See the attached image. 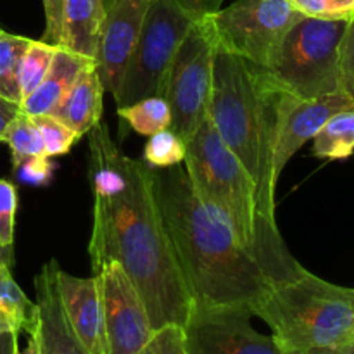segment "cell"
Masks as SVG:
<instances>
[{
	"label": "cell",
	"mask_w": 354,
	"mask_h": 354,
	"mask_svg": "<svg viewBox=\"0 0 354 354\" xmlns=\"http://www.w3.org/2000/svg\"><path fill=\"white\" fill-rule=\"evenodd\" d=\"M31 38L0 30V97L21 104L19 68Z\"/></svg>",
	"instance_id": "22"
},
{
	"label": "cell",
	"mask_w": 354,
	"mask_h": 354,
	"mask_svg": "<svg viewBox=\"0 0 354 354\" xmlns=\"http://www.w3.org/2000/svg\"><path fill=\"white\" fill-rule=\"evenodd\" d=\"M17 190L9 180L0 178V244L6 251L12 252L14 223H16Z\"/></svg>",
	"instance_id": "28"
},
{
	"label": "cell",
	"mask_w": 354,
	"mask_h": 354,
	"mask_svg": "<svg viewBox=\"0 0 354 354\" xmlns=\"http://www.w3.org/2000/svg\"><path fill=\"white\" fill-rule=\"evenodd\" d=\"M192 24V17L175 0H151L140 37L114 95L118 107L162 95L169 64Z\"/></svg>",
	"instance_id": "7"
},
{
	"label": "cell",
	"mask_w": 354,
	"mask_h": 354,
	"mask_svg": "<svg viewBox=\"0 0 354 354\" xmlns=\"http://www.w3.org/2000/svg\"><path fill=\"white\" fill-rule=\"evenodd\" d=\"M118 114L131 130L144 137H151L171 127V111L162 95L147 97L130 106L118 107Z\"/></svg>",
	"instance_id": "21"
},
{
	"label": "cell",
	"mask_w": 354,
	"mask_h": 354,
	"mask_svg": "<svg viewBox=\"0 0 354 354\" xmlns=\"http://www.w3.org/2000/svg\"><path fill=\"white\" fill-rule=\"evenodd\" d=\"M216 40L209 17L194 21L180 44L168 75L162 97L171 111V130L189 142L206 120L213 90Z\"/></svg>",
	"instance_id": "8"
},
{
	"label": "cell",
	"mask_w": 354,
	"mask_h": 354,
	"mask_svg": "<svg viewBox=\"0 0 354 354\" xmlns=\"http://www.w3.org/2000/svg\"><path fill=\"white\" fill-rule=\"evenodd\" d=\"M17 354H40V348H38V341L35 335H30V341H28L24 351H17Z\"/></svg>",
	"instance_id": "37"
},
{
	"label": "cell",
	"mask_w": 354,
	"mask_h": 354,
	"mask_svg": "<svg viewBox=\"0 0 354 354\" xmlns=\"http://www.w3.org/2000/svg\"><path fill=\"white\" fill-rule=\"evenodd\" d=\"M31 118H33L41 137H44L45 156H48V158L68 154L75 142L80 138L68 124H64L52 114H40V116Z\"/></svg>",
	"instance_id": "26"
},
{
	"label": "cell",
	"mask_w": 354,
	"mask_h": 354,
	"mask_svg": "<svg viewBox=\"0 0 354 354\" xmlns=\"http://www.w3.org/2000/svg\"><path fill=\"white\" fill-rule=\"evenodd\" d=\"M183 162L197 197L227 221L242 248L273 283L290 282L308 272L290 254L279 227L265 220L254 182L223 144L209 116L187 142Z\"/></svg>",
	"instance_id": "3"
},
{
	"label": "cell",
	"mask_w": 354,
	"mask_h": 354,
	"mask_svg": "<svg viewBox=\"0 0 354 354\" xmlns=\"http://www.w3.org/2000/svg\"><path fill=\"white\" fill-rule=\"evenodd\" d=\"M249 310L286 354H332L354 342V289L310 272L273 283Z\"/></svg>",
	"instance_id": "5"
},
{
	"label": "cell",
	"mask_w": 354,
	"mask_h": 354,
	"mask_svg": "<svg viewBox=\"0 0 354 354\" xmlns=\"http://www.w3.org/2000/svg\"><path fill=\"white\" fill-rule=\"evenodd\" d=\"M332 354H354V342H351V344H348V346H344V348H341L339 351H335Z\"/></svg>",
	"instance_id": "38"
},
{
	"label": "cell",
	"mask_w": 354,
	"mask_h": 354,
	"mask_svg": "<svg viewBox=\"0 0 354 354\" xmlns=\"http://www.w3.org/2000/svg\"><path fill=\"white\" fill-rule=\"evenodd\" d=\"M248 304H192L183 325L189 354H286L251 325Z\"/></svg>",
	"instance_id": "10"
},
{
	"label": "cell",
	"mask_w": 354,
	"mask_h": 354,
	"mask_svg": "<svg viewBox=\"0 0 354 354\" xmlns=\"http://www.w3.org/2000/svg\"><path fill=\"white\" fill-rule=\"evenodd\" d=\"M55 50H57V47H54L50 44H45L44 40H31V44L28 45L19 68L21 102L45 78V75L48 71V66H50L52 59H54Z\"/></svg>",
	"instance_id": "24"
},
{
	"label": "cell",
	"mask_w": 354,
	"mask_h": 354,
	"mask_svg": "<svg viewBox=\"0 0 354 354\" xmlns=\"http://www.w3.org/2000/svg\"><path fill=\"white\" fill-rule=\"evenodd\" d=\"M151 0H113L106 9L95 62L106 92L118 93L121 78L140 37L142 24Z\"/></svg>",
	"instance_id": "13"
},
{
	"label": "cell",
	"mask_w": 354,
	"mask_h": 354,
	"mask_svg": "<svg viewBox=\"0 0 354 354\" xmlns=\"http://www.w3.org/2000/svg\"><path fill=\"white\" fill-rule=\"evenodd\" d=\"M104 92L106 88L100 82L95 62H92L88 68L83 69L75 85L69 88V92L62 97L61 102L50 114L68 124L82 138L83 135H88V131L97 123H100L104 109Z\"/></svg>",
	"instance_id": "17"
},
{
	"label": "cell",
	"mask_w": 354,
	"mask_h": 354,
	"mask_svg": "<svg viewBox=\"0 0 354 354\" xmlns=\"http://www.w3.org/2000/svg\"><path fill=\"white\" fill-rule=\"evenodd\" d=\"M62 3L64 0H44L45 9V31L41 40L59 47L62 30Z\"/></svg>",
	"instance_id": "32"
},
{
	"label": "cell",
	"mask_w": 354,
	"mask_h": 354,
	"mask_svg": "<svg viewBox=\"0 0 354 354\" xmlns=\"http://www.w3.org/2000/svg\"><path fill=\"white\" fill-rule=\"evenodd\" d=\"M0 327L14 332L37 334L38 306L21 290L9 266L0 268Z\"/></svg>",
	"instance_id": "19"
},
{
	"label": "cell",
	"mask_w": 354,
	"mask_h": 354,
	"mask_svg": "<svg viewBox=\"0 0 354 354\" xmlns=\"http://www.w3.org/2000/svg\"><path fill=\"white\" fill-rule=\"evenodd\" d=\"M106 17L104 0H64L59 47L93 59Z\"/></svg>",
	"instance_id": "18"
},
{
	"label": "cell",
	"mask_w": 354,
	"mask_h": 354,
	"mask_svg": "<svg viewBox=\"0 0 354 354\" xmlns=\"http://www.w3.org/2000/svg\"><path fill=\"white\" fill-rule=\"evenodd\" d=\"M17 332L0 327V354H17Z\"/></svg>",
	"instance_id": "35"
},
{
	"label": "cell",
	"mask_w": 354,
	"mask_h": 354,
	"mask_svg": "<svg viewBox=\"0 0 354 354\" xmlns=\"http://www.w3.org/2000/svg\"><path fill=\"white\" fill-rule=\"evenodd\" d=\"M2 142H6L10 147L14 166L31 156H45L44 137H41L37 123L33 121V118L24 114L21 109L7 127Z\"/></svg>",
	"instance_id": "23"
},
{
	"label": "cell",
	"mask_w": 354,
	"mask_h": 354,
	"mask_svg": "<svg viewBox=\"0 0 354 354\" xmlns=\"http://www.w3.org/2000/svg\"><path fill=\"white\" fill-rule=\"evenodd\" d=\"M57 270L59 263L48 259L35 277L38 328L33 335L38 341L40 354H90L66 317L59 297Z\"/></svg>",
	"instance_id": "15"
},
{
	"label": "cell",
	"mask_w": 354,
	"mask_h": 354,
	"mask_svg": "<svg viewBox=\"0 0 354 354\" xmlns=\"http://www.w3.org/2000/svg\"><path fill=\"white\" fill-rule=\"evenodd\" d=\"M88 147L92 273L109 261L120 263L147 308L152 328L183 327L192 299L152 192L151 166L123 154L102 123L88 131Z\"/></svg>",
	"instance_id": "1"
},
{
	"label": "cell",
	"mask_w": 354,
	"mask_h": 354,
	"mask_svg": "<svg viewBox=\"0 0 354 354\" xmlns=\"http://www.w3.org/2000/svg\"><path fill=\"white\" fill-rule=\"evenodd\" d=\"M194 21L213 16L221 9L223 0H175Z\"/></svg>",
	"instance_id": "33"
},
{
	"label": "cell",
	"mask_w": 354,
	"mask_h": 354,
	"mask_svg": "<svg viewBox=\"0 0 354 354\" xmlns=\"http://www.w3.org/2000/svg\"><path fill=\"white\" fill-rule=\"evenodd\" d=\"M137 354H189L185 348V335L180 325H165L154 330L147 344Z\"/></svg>",
	"instance_id": "29"
},
{
	"label": "cell",
	"mask_w": 354,
	"mask_h": 354,
	"mask_svg": "<svg viewBox=\"0 0 354 354\" xmlns=\"http://www.w3.org/2000/svg\"><path fill=\"white\" fill-rule=\"evenodd\" d=\"M354 152V106L335 113L313 138V156L346 159Z\"/></svg>",
	"instance_id": "20"
},
{
	"label": "cell",
	"mask_w": 354,
	"mask_h": 354,
	"mask_svg": "<svg viewBox=\"0 0 354 354\" xmlns=\"http://www.w3.org/2000/svg\"><path fill=\"white\" fill-rule=\"evenodd\" d=\"M187 144L171 130L151 135L144 147V161L151 168H171L185 161Z\"/></svg>",
	"instance_id": "25"
},
{
	"label": "cell",
	"mask_w": 354,
	"mask_h": 354,
	"mask_svg": "<svg viewBox=\"0 0 354 354\" xmlns=\"http://www.w3.org/2000/svg\"><path fill=\"white\" fill-rule=\"evenodd\" d=\"M16 175L21 182L30 183L35 187H44L50 182L54 165L50 162L48 156H31L23 159L17 166H14Z\"/></svg>",
	"instance_id": "31"
},
{
	"label": "cell",
	"mask_w": 354,
	"mask_h": 354,
	"mask_svg": "<svg viewBox=\"0 0 354 354\" xmlns=\"http://www.w3.org/2000/svg\"><path fill=\"white\" fill-rule=\"evenodd\" d=\"M97 277L107 354H137L154 334L137 287L116 261L106 263Z\"/></svg>",
	"instance_id": "11"
},
{
	"label": "cell",
	"mask_w": 354,
	"mask_h": 354,
	"mask_svg": "<svg viewBox=\"0 0 354 354\" xmlns=\"http://www.w3.org/2000/svg\"><path fill=\"white\" fill-rule=\"evenodd\" d=\"M152 192L192 304H248L273 280L194 192L182 165L151 168Z\"/></svg>",
	"instance_id": "2"
},
{
	"label": "cell",
	"mask_w": 354,
	"mask_h": 354,
	"mask_svg": "<svg viewBox=\"0 0 354 354\" xmlns=\"http://www.w3.org/2000/svg\"><path fill=\"white\" fill-rule=\"evenodd\" d=\"M339 90L354 104V16L349 19L339 47Z\"/></svg>",
	"instance_id": "30"
},
{
	"label": "cell",
	"mask_w": 354,
	"mask_h": 354,
	"mask_svg": "<svg viewBox=\"0 0 354 354\" xmlns=\"http://www.w3.org/2000/svg\"><path fill=\"white\" fill-rule=\"evenodd\" d=\"M12 263H14V252L6 251V249L2 248V244H0V268H2V266H9V268H12Z\"/></svg>",
	"instance_id": "36"
},
{
	"label": "cell",
	"mask_w": 354,
	"mask_h": 354,
	"mask_svg": "<svg viewBox=\"0 0 354 354\" xmlns=\"http://www.w3.org/2000/svg\"><path fill=\"white\" fill-rule=\"evenodd\" d=\"M294 9L318 19H351L354 0H289Z\"/></svg>",
	"instance_id": "27"
},
{
	"label": "cell",
	"mask_w": 354,
	"mask_h": 354,
	"mask_svg": "<svg viewBox=\"0 0 354 354\" xmlns=\"http://www.w3.org/2000/svg\"><path fill=\"white\" fill-rule=\"evenodd\" d=\"M57 289L73 330L90 354H107L99 277H75L59 266Z\"/></svg>",
	"instance_id": "14"
},
{
	"label": "cell",
	"mask_w": 354,
	"mask_h": 354,
	"mask_svg": "<svg viewBox=\"0 0 354 354\" xmlns=\"http://www.w3.org/2000/svg\"><path fill=\"white\" fill-rule=\"evenodd\" d=\"M349 19L303 16L289 28L268 66L265 78L277 92L315 99L339 90V47Z\"/></svg>",
	"instance_id": "6"
},
{
	"label": "cell",
	"mask_w": 354,
	"mask_h": 354,
	"mask_svg": "<svg viewBox=\"0 0 354 354\" xmlns=\"http://www.w3.org/2000/svg\"><path fill=\"white\" fill-rule=\"evenodd\" d=\"M104 3H106V9H107V7H109L111 3H113V0H104Z\"/></svg>",
	"instance_id": "39"
},
{
	"label": "cell",
	"mask_w": 354,
	"mask_h": 354,
	"mask_svg": "<svg viewBox=\"0 0 354 354\" xmlns=\"http://www.w3.org/2000/svg\"><path fill=\"white\" fill-rule=\"evenodd\" d=\"M17 113H19V104L0 97V142H2L7 127L17 116Z\"/></svg>",
	"instance_id": "34"
},
{
	"label": "cell",
	"mask_w": 354,
	"mask_h": 354,
	"mask_svg": "<svg viewBox=\"0 0 354 354\" xmlns=\"http://www.w3.org/2000/svg\"><path fill=\"white\" fill-rule=\"evenodd\" d=\"M92 62L93 59L83 57L75 52L57 47L45 78L30 95L24 97L23 102L19 104V109L28 116L50 114L61 102L62 97L75 85L83 69L88 68Z\"/></svg>",
	"instance_id": "16"
},
{
	"label": "cell",
	"mask_w": 354,
	"mask_h": 354,
	"mask_svg": "<svg viewBox=\"0 0 354 354\" xmlns=\"http://www.w3.org/2000/svg\"><path fill=\"white\" fill-rule=\"evenodd\" d=\"M351 106L354 104L342 92L315 99H297L294 95L280 93L277 102V137L273 156L277 178H280L282 169L292 156L308 140H313L315 135L335 113Z\"/></svg>",
	"instance_id": "12"
},
{
	"label": "cell",
	"mask_w": 354,
	"mask_h": 354,
	"mask_svg": "<svg viewBox=\"0 0 354 354\" xmlns=\"http://www.w3.org/2000/svg\"><path fill=\"white\" fill-rule=\"evenodd\" d=\"M207 17L216 48L266 68L283 35L303 14L289 0H237Z\"/></svg>",
	"instance_id": "9"
},
{
	"label": "cell",
	"mask_w": 354,
	"mask_h": 354,
	"mask_svg": "<svg viewBox=\"0 0 354 354\" xmlns=\"http://www.w3.org/2000/svg\"><path fill=\"white\" fill-rule=\"evenodd\" d=\"M279 97L280 92L266 82L263 68L216 48L207 116L228 151L254 182L259 209L272 225H277L279 178L273 169V156Z\"/></svg>",
	"instance_id": "4"
}]
</instances>
